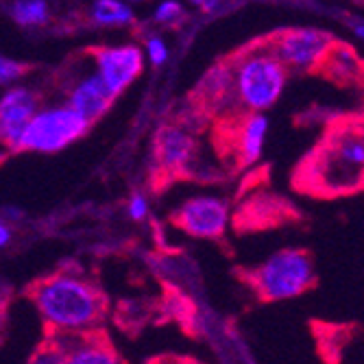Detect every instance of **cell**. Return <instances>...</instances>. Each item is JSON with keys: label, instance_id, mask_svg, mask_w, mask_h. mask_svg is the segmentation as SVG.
<instances>
[{"label": "cell", "instance_id": "cell-1", "mask_svg": "<svg viewBox=\"0 0 364 364\" xmlns=\"http://www.w3.org/2000/svg\"><path fill=\"white\" fill-rule=\"evenodd\" d=\"M292 188L314 198H336L362 192L364 120L362 112L332 114L323 122L316 144L292 171Z\"/></svg>", "mask_w": 364, "mask_h": 364}, {"label": "cell", "instance_id": "cell-2", "mask_svg": "<svg viewBox=\"0 0 364 364\" xmlns=\"http://www.w3.org/2000/svg\"><path fill=\"white\" fill-rule=\"evenodd\" d=\"M31 299L55 334L92 332L105 312L101 290L77 273H57L38 282Z\"/></svg>", "mask_w": 364, "mask_h": 364}, {"label": "cell", "instance_id": "cell-3", "mask_svg": "<svg viewBox=\"0 0 364 364\" xmlns=\"http://www.w3.org/2000/svg\"><path fill=\"white\" fill-rule=\"evenodd\" d=\"M223 61L229 68L231 87L240 112L262 114L279 101L290 70L264 48L257 38L225 55Z\"/></svg>", "mask_w": 364, "mask_h": 364}, {"label": "cell", "instance_id": "cell-4", "mask_svg": "<svg viewBox=\"0 0 364 364\" xmlns=\"http://www.w3.org/2000/svg\"><path fill=\"white\" fill-rule=\"evenodd\" d=\"M249 282L262 301H288L316 284L314 259L304 249H282L251 271Z\"/></svg>", "mask_w": 364, "mask_h": 364}, {"label": "cell", "instance_id": "cell-5", "mask_svg": "<svg viewBox=\"0 0 364 364\" xmlns=\"http://www.w3.org/2000/svg\"><path fill=\"white\" fill-rule=\"evenodd\" d=\"M214 153L229 171H245L259 159L269 122L257 112H236L214 118L210 124Z\"/></svg>", "mask_w": 364, "mask_h": 364}, {"label": "cell", "instance_id": "cell-6", "mask_svg": "<svg viewBox=\"0 0 364 364\" xmlns=\"http://www.w3.org/2000/svg\"><path fill=\"white\" fill-rule=\"evenodd\" d=\"M196 159L194 131L183 127L179 120L164 122L153 138L151 173L157 188L168 186L186 175H192V161Z\"/></svg>", "mask_w": 364, "mask_h": 364}, {"label": "cell", "instance_id": "cell-7", "mask_svg": "<svg viewBox=\"0 0 364 364\" xmlns=\"http://www.w3.org/2000/svg\"><path fill=\"white\" fill-rule=\"evenodd\" d=\"M90 124L73 109V107H57L36 114L24 127L18 140L16 153L20 151H40L55 153L63 146L73 144L81 136L87 134Z\"/></svg>", "mask_w": 364, "mask_h": 364}, {"label": "cell", "instance_id": "cell-8", "mask_svg": "<svg viewBox=\"0 0 364 364\" xmlns=\"http://www.w3.org/2000/svg\"><path fill=\"white\" fill-rule=\"evenodd\" d=\"M259 44L273 57H277L288 70L312 73L318 57L325 53L329 42L334 40L332 33L310 28V26H288L257 38Z\"/></svg>", "mask_w": 364, "mask_h": 364}, {"label": "cell", "instance_id": "cell-9", "mask_svg": "<svg viewBox=\"0 0 364 364\" xmlns=\"http://www.w3.org/2000/svg\"><path fill=\"white\" fill-rule=\"evenodd\" d=\"M171 220L192 238L216 240L227 231L229 205L218 196H194L173 212Z\"/></svg>", "mask_w": 364, "mask_h": 364}, {"label": "cell", "instance_id": "cell-10", "mask_svg": "<svg viewBox=\"0 0 364 364\" xmlns=\"http://www.w3.org/2000/svg\"><path fill=\"white\" fill-rule=\"evenodd\" d=\"M98 77L118 96L142 75V50L138 46H94L87 50Z\"/></svg>", "mask_w": 364, "mask_h": 364}, {"label": "cell", "instance_id": "cell-11", "mask_svg": "<svg viewBox=\"0 0 364 364\" xmlns=\"http://www.w3.org/2000/svg\"><path fill=\"white\" fill-rule=\"evenodd\" d=\"M362 59L353 46L343 40H332L318 57L310 75H316L336 87H362Z\"/></svg>", "mask_w": 364, "mask_h": 364}, {"label": "cell", "instance_id": "cell-12", "mask_svg": "<svg viewBox=\"0 0 364 364\" xmlns=\"http://www.w3.org/2000/svg\"><path fill=\"white\" fill-rule=\"evenodd\" d=\"M40 96L28 87H14L0 98V144L16 153L28 120L38 114Z\"/></svg>", "mask_w": 364, "mask_h": 364}, {"label": "cell", "instance_id": "cell-13", "mask_svg": "<svg viewBox=\"0 0 364 364\" xmlns=\"http://www.w3.org/2000/svg\"><path fill=\"white\" fill-rule=\"evenodd\" d=\"M65 355L63 364H122L114 347L92 332H65L53 338Z\"/></svg>", "mask_w": 364, "mask_h": 364}, {"label": "cell", "instance_id": "cell-14", "mask_svg": "<svg viewBox=\"0 0 364 364\" xmlns=\"http://www.w3.org/2000/svg\"><path fill=\"white\" fill-rule=\"evenodd\" d=\"M114 101H116V94L105 85V81L101 77L94 75V77L79 81L70 90L68 107H73L92 127L94 122H98L109 112Z\"/></svg>", "mask_w": 364, "mask_h": 364}, {"label": "cell", "instance_id": "cell-15", "mask_svg": "<svg viewBox=\"0 0 364 364\" xmlns=\"http://www.w3.org/2000/svg\"><path fill=\"white\" fill-rule=\"evenodd\" d=\"M284 208H288V203L284 198L277 196H259L255 201H251V205L242 208L240 216H247L245 225H259L264 229V225H271L275 223V216H279L284 212Z\"/></svg>", "mask_w": 364, "mask_h": 364}, {"label": "cell", "instance_id": "cell-16", "mask_svg": "<svg viewBox=\"0 0 364 364\" xmlns=\"http://www.w3.org/2000/svg\"><path fill=\"white\" fill-rule=\"evenodd\" d=\"M94 22L103 26H124L129 22H134V14L131 9L118 0H98L92 9Z\"/></svg>", "mask_w": 364, "mask_h": 364}, {"label": "cell", "instance_id": "cell-17", "mask_svg": "<svg viewBox=\"0 0 364 364\" xmlns=\"http://www.w3.org/2000/svg\"><path fill=\"white\" fill-rule=\"evenodd\" d=\"M11 16L24 26L40 24L46 20V3L44 0H18L11 7Z\"/></svg>", "mask_w": 364, "mask_h": 364}, {"label": "cell", "instance_id": "cell-18", "mask_svg": "<svg viewBox=\"0 0 364 364\" xmlns=\"http://www.w3.org/2000/svg\"><path fill=\"white\" fill-rule=\"evenodd\" d=\"M63 362H65L63 349L55 341H50V343L42 345L36 353H33L28 364H63Z\"/></svg>", "mask_w": 364, "mask_h": 364}, {"label": "cell", "instance_id": "cell-19", "mask_svg": "<svg viewBox=\"0 0 364 364\" xmlns=\"http://www.w3.org/2000/svg\"><path fill=\"white\" fill-rule=\"evenodd\" d=\"M33 65L28 63H20V61H14V59H5L0 57V83H11L20 77H24Z\"/></svg>", "mask_w": 364, "mask_h": 364}, {"label": "cell", "instance_id": "cell-20", "mask_svg": "<svg viewBox=\"0 0 364 364\" xmlns=\"http://www.w3.org/2000/svg\"><path fill=\"white\" fill-rule=\"evenodd\" d=\"M186 18V11L179 3H175V0H168V3H164L157 14H155V20L161 22V24H171V26H177L181 20Z\"/></svg>", "mask_w": 364, "mask_h": 364}, {"label": "cell", "instance_id": "cell-21", "mask_svg": "<svg viewBox=\"0 0 364 364\" xmlns=\"http://www.w3.org/2000/svg\"><path fill=\"white\" fill-rule=\"evenodd\" d=\"M129 216L134 218V220H142L146 218L149 214V201H146V196L144 194H134L129 198Z\"/></svg>", "mask_w": 364, "mask_h": 364}, {"label": "cell", "instance_id": "cell-22", "mask_svg": "<svg viewBox=\"0 0 364 364\" xmlns=\"http://www.w3.org/2000/svg\"><path fill=\"white\" fill-rule=\"evenodd\" d=\"M146 48H149V57L155 65H161L164 61H166V46H164L161 40H157V38L149 40Z\"/></svg>", "mask_w": 364, "mask_h": 364}, {"label": "cell", "instance_id": "cell-23", "mask_svg": "<svg viewBox=\"0 0 364 364\" xmlns=\"http://www.w3.org/2000/svg\"><path fill=\"white\" fill-rule=\"evenodd\" d=\"M11 227L5 220H0V249H5L11 242Z\"/></svg>", "mask_w": 364, "mask_h": 364}]
</instances>
